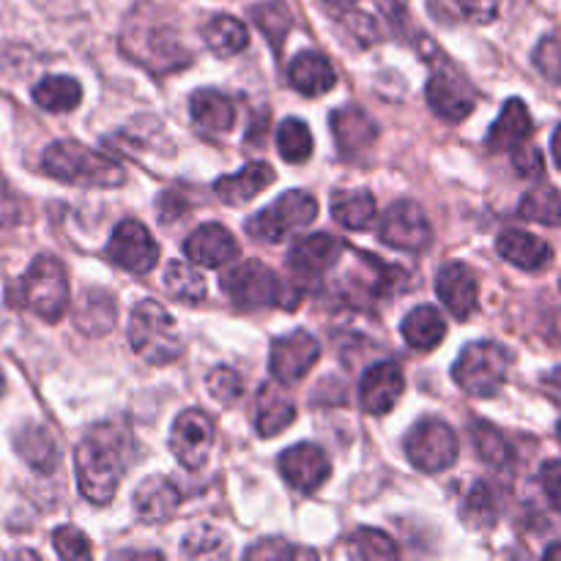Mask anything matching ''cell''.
<instances>
[{"label": "cell", "mask_w": 561, "mask_h": 561, "mask_svg": "<svg viewBox=\"0 0 561 561\" xmlns=\"http://www.w3.org/2000/svg\"><path fill=\"white\" fill-rule=\"evenodd\" d=\"M131 433L115 425H99L88 433L75 453L77 485L91 504H110L118 493L129 463Z\"/></svg>", "instance_id": "obj_1"}, {"label": "cell", "mask_w": 561, "mask_h": 561, "mask_svg": "<svg viewBox=\"0 0 561 561\" xmlns=\"http://www.w3.org/2000/svg\"><path fill=\"white\" fill-rule=\"evenodd\" d=\"M121 49L157 77L181 71L192 64V53L181 44L179 33L151 5H140L126 20L124 33H121Z\"/></svg>", "instance_id": "obj_2"}, {"label": "cell", "mask_w": 561, "mask_h": 561, "mask_svg": "<svg viewBox=\"0 0 561 561\" xmlns=\"http://www.w3.org/2000/svg\"><path fill=\"white\" fill-rule=\"evenodd\" d=\"M44 173L64 184L115 190L126 181V170L104 151L88 148L77 140H58L42 153Z\"/></svg>", "instance_id": "obj_3"}, {"label": "cell", "mask_w": 561, "mask_h": 561, "mask_svg": "<svg viewBox=\"0 0 561 561\" xmlns=\"http://www.w3.org/2000/svg\"><path fill=\"white\" fill-rule=\"evenodd\" d=\"M11 301L36 312L47 323L64 318L69 307V277L58 257L38 255L11 290Z\"/></svg>", "instance_id": "obj_4"}, {"label": "cell", "mask_w": 561, "mask_h": 561, "mask_svg": "<svg viewBox=\"0 0 561 561\" xmlns=\"http://www.w3.org/2000/svg\"><path fill=\"white\" fill-rule=\"evenodd\" d=\"M129 345L148 365H170L181 356V337L173 316L159 301H137L129 318Z\"/></svg>", "instance_id": "obj_5"}, {"label": "cell", "mask_w": 561, "mask_h": 561, "mask_svg": "<svg viewBox=\"0 0 561 561\" xmlns=\"http://www.w3.org/2000/svg\"><path fill=\"white\" fill-rule=\"evenodd\" d=\"M510 354L499 343H469L455 362V381L471 398H493L507 381Z\"/></svg>", "instance_id": "obj_6"}, {"label": "cell", "mask_w": 561, "mask_h": 561, "mask_svg": "<svg viewBox=\"0 0 561 561\" xmlns=\"http://www.w3.org/2000/svg\"><path fill=\"white\" fill-rule=\"evenodd\" d=\"M318 217V201L305 190H288L285 195H279L272 206H266L263 211H257L255 217L247 219V233L252 239L263 241H277L288 239L296 230H305L307 225L316 222Z\"/></svg>", "instance_id": "obj_7"}, {"label": "cell", "mask_w": 561, "mask_h": 561, "mask_svg": "<svg viewBox=\"0 0 561 561\" xmlns=\"http://www.w3.org/2000/svg\"><path fill=\"white\" fill-rule=\"evenodd\" d=\"M427 64L433 69L431 80H427V102H431L433 113L438 118L449 121V124H458V121L469 118L477 107L474 85L449 64L447 55L438 53V47L433 49Z\"/></svg>", "instance_id": "obj_8"}, {"label": "cell", "mask_w": 561, "mask_h": 561, "mask_svg": "<svg viewBox=\"0 0 561 561\" xmlns=\"http://www.w3.org/2000/svg\"><path fill=\"white\" fill-rule=\"evenodd\" d=\"M405 455L420 471L438 474L458 460V436L444 420L425 416L405 436Z\"/></svg>", "instance_id": "obj_9"}, {"label": "cell", "mask_w": 561, "mask_h": 561, "mask_svg": "<svg viewBox=\"0 0 561 561\" xmlns=\"http://www.w3.org/2000/svg\"><path fill=\"white\" fill-rule=\"evenodd\" d=\"M222 290L233 299V305L244 310H261V307L283 305V283L277 272L261 261H244L225 272Z\"/></svg>", "instance_id": "obj_10"}, {"label": "cell", "mask_w": 561, "mask_h": 561, "mask_svg": "<svg viewBox=\"0 0 561 561\" xmlns=\"http://www.w3.org/2000/svg\"><path fill=\"white\" fill-rule=\"evenodd\" d=\"M378 239L400 252H422L431 247L433 230L425 211L411 201H398L383 211L378 222Z\"/></svg>", "instance_id": "obj_11"}, {"label": "cell", "mask_w": 561, "mask_h": 561, "mask_svg": "<svg viewBox=\"0 0 561 561\" xmlns=\"http://www.w3.org/2000/svg\"><path fill=\"white\" fill-rule=\"evenodd\" d=\"M107 257L129 274H148L159 261V244L137 219H121L107 241Z\"/></svg>", "instance_id": "obj_12"}, {"label": "cell", "mask_w": 561, "mask_h": 561, "mask_svg": "<svg viewBox=\"0 0 561 561\" xmlns=\"http://www.w3.org/2000/svg\"><path fill=\"white\" fill-rule=\"evenodd\" d=\"M214 447V422L206 411L186 409L175 416L170 449L184 469L201 471Z\"/></svg>", "instance_id": "obj_13"}, {"label": "cell", "mask_w": 561, "mask_h": 561, "mask_svg": "<svg viewBox=\"0 0 561 561\" xmlns=\"http://www.w3.org/2000/svg\"><path fill=\"white\" fill-rule=\"evenodd\" d=\"M318 359H321V343L305 329H296V332L274 340L272 354H268V370H272L274 381L294 387L312 370Z\"/></svg>", "instance_id": "obj_14"}, {"label": "cell", "mask_w": 561, "mask_h": 561, "mask_svg": "<svg viewBox=\"0 0 561 561\" xmlns=\"http://www.w3.org/2000/svg\"><path fill=\"white\" fill-rule=\"evenodd\" d=\"M279 471L294 491L316 493L332 474V463L318 444H296L283 453Z\"/></svg>", "instance_id": "obj_15"}, {"label": "cell", "mask_w": 561, "mask_h": 561, "mask_svg": "<svg viewBox=\"0 0 561 561\" xmlns=\"http://www.w3.org/2000/svg\"><path fill=\"white\" fill-rule=\"evenodd\" d=\"M405 392V376L394 362H378L365 373L359 387L362 411L373 416H383L398 405Z\"/></svg>", "instance_id": "obj_16"}, {"label": "cell", "mask_w": 561, "mask_h": 561, "mask_svg": "<svg viewBox=\"0 0 561 561\" xmlns=\"http://www.w3.org/2000/svg\"><path fill=\"white\" fill-rule=\"evenodd\" d=\"M184 255L186 261L197 263V266L219 268L239 257V241H236V236L225 225L206 222L186 236Z\"/></svg>", "instance_id": "obj_17"}, {"label": "cell", "mask_w": 561, "mask_h": 561, "mask_svg": "<svg viewBox=\"0 0 561 561\" xmlns=\"http://www.w3.org/2000/svg\"><path fill=\"white\" fill-rule=\"evenodd\" d=\"M436 294L444 301V307L455 318H460V321L474 316L477 305H480V283H477V274L460 261L442 266V272L436 277Z\"/></svg>", "instance_id": "obj_18"}, {"label": "cell", "mask_w": 561, "mask_h": 561, "mask_svg": "<svg viewBox=\"0 0 561 561\" xmlns=\"http://www.w3.org/2000/svg\"><path fill=\"white\" fill-rule=\"evenodd\" d=\"M345 252V241L332 233H312L296 241L288 252V266L299 277H318L337 266Z\"/></svg>", "instance_id": "obj_19"}, {"label": "cell", "mask_w": 561, "mask_h": 561, "mask_svg": "<svg viewBox=\"0 0 561 561\" xmlns=\"http://www.w3.org/2000/svg\"><path fill=\"white\" fill-rule=\"evenodd\" d=\"M332 135L337 140L340 153L356 159L365 151H370L378 137V129L362 107H340L332 113Z\"/></svg>", "instance_id": "obj_20"}, {"label": "cell", "mask_w": 561, "mask_h": 561, "mask_svg": "<svg viewBox=\"0 0 561 561\" xmlns=\"http://www.w3.org/2000/svg\"><path fill=\"white\" fill-rule=\"evenodd\" d=\"M277 181V170L266 162H250L244 170L233 175H222L214 181V192L228 206H244V203L255 201L263 190Z\"/></svg>", "instance_id": "obj_21"}, {"label": "cell", "mask_w": 561, "mask_h": 561, "mask_svg": "<svg viewBox=\"0 0 561 561\" xmlns=\"http://www.w3.org/2000/svg\"><path fill=\"white\" fill-rule=\"evenodd\" d=\"M296 422V403L285 383L274 381L261 387L255 409V431L261 438H274Z\"/></svg>", "instance_id": "obj_22"}, {"label": "cell", "mask_w": 561, "mask_h": 561, "mask_svg": "<svg viewBox=\"0 0 561 561\" xmlns=\"http://www.w3.org/2000/svg\"><path fill=\"white\" fill-rule=\"evenodd\" d=\"M496 250L504 261L518 266L520 272L531 274L542 272L553 261V252L548 247V241H542L535 233H526V230H504L496 239Z\"/></svg>", "instance_id": "obj_23"}, {"label": "cell", "mask_w": 561, "mask_h": 561, "mask_svg": "<svg viewBox=\"0 0 561 561\" xmlns=\"http://www.w3.org/2000/svg\"><path fill=\"white\" fill-rule=\"evenodd\" d=\"M181 502H184V496H181L179 485L168 477H148L135 491V513L146 524H162V520L173 518Z\"/></svg>", "instance_id": "obj_24"}, {"label": "cell", "mask_w": 561, "mask_h": 561, "mask_svg": "<svg viewBox=\"0 0 561 561\" xmlns=\"http://www.w3.org/2000/svg\"><path fill=\"white\" fill-rule=\"evenodd\" d=\"M288 80L301 96H323L327 91H332L337 75H334V66L329 64V58H323L316 49H307L299 53L288 66Z\"/></svg>", "instance_id": "obj_25"}, {"label": "cell", "mask_w": 561, "mask_h": 561, "mask_svg": "<svg viewBox=\"0 0 561 561\" xmlns=\"http://www.w3.org/2000/svg\"><path fill=\"white\" fill-rule=\"evenodd\" d=\"M531 131H535V124H531L529 107L520 99H510L504 104L502 115L496 118V124L488 129L485 146L491 151H513L520 142L529 140Z\"/></svg>", "instance_id": "obj_26"}, {"label": "cell", "mask_w": 561, "mask_h": 561, "mask_svg": "<svg viewBox=\"0 0 561 561\" xmlns=\"http://www.w3.org/2000/svg\"><path fill=\"white\" fill-rule=\"evenodd\" d=\"M190 113L201 129L206 131H230L236 124V107L225 93L214 91V88H201L192 93Z\"/></svg>", "instance_id": "obj_27"}, {"label": "cell", "mask_w": 561, "mask_h": 561, "mask_svg": "<svg viewBox=\"0 0 561 561\" xmlns=\"http://www.w3.org/2000/svg\"><path fill=\"white\" fill-rule=\"evenodd\" d=\"M400 332L414 351H433L447 337V321L433 305H422L405 316Z\"/></svg>", "instance_id": "obj_28"}, {"label": "cell", "mask_w": 561, "mask_h": 561, "mask_svg": "<svg viewBox=\"0 0 561 561\" xmlns=\"http://www.w3.org/2000/svg\"><path fill=\"white\" fill-rule=\"evenodd\" d=\"M16 453L25 460L31 469H36L38 474H53L55 466H58V444H55L53 433L42 425H27L16 433L14 438Z\"/></svg>", "instance_id": "obj_29"}, {"label": "cell", "mask_w": 561, "mask_h": 561, "mask_svg": "<svg viewBox=\"0 0 561 561\" xmlns=\"http://www.w3.org/2000/svg\"><path fill=\"white\" fill-rule=\"evenodd\" d=\"M203 42L211 49L217 58H233V55L244 53L250 44V31L241 20L230 14H217L206 22L203 27Z\"/></svg>", "instance_id": "obj_30"}, {"label": "cell", "mask_w": 561, "mask_h": 561, "mask_svg": "<svg viewBox=\"0 0 561 561\" xmlns=\"http://www.w3.org/2000/svg\"><path fill=\"white\" fill-rule=\"evenodd\" d=\"M376 197L365 190H340L332 195V217L348 230H367L376 222Z\"/></svg>", "instance_id": "obj_31"}, {"label": "cell", "mask_w": 561, "mask_h": 561, "mask_svg": "<svg viewBox=\"0 0 561 561\" xmlns=\"http://www.w3.org/2000/svg\"><path fill=\"white\" fill-rule=\"evenodd\" d=\"M75 321L91 337H102L115 323V299L104 290H85L77 301Z\"/></svg>", "instance_id": "obj_32"}, {"label": "cell", "mask_w": 561, "mask_h": 561, "mask_svg": "<svg viewBox=\"0 0 561 561\" xmlns=\"http://www.w3.org/2000/svg\"><path fill=\"white\" fill-rule=\"evenodd\" d=\"M33 102L47 113H69L82 102V85L75 77L49 75L33 85Z\"/></svg>", "instance_id": "obj_33"}, {"label": "cell", "mask_w": 561, "mask_h": 561, "mask_svg": "<svg viewBox=\"0 0 561 561\" xmlns=\"http://www.w3.org/2000/svg\"><path fill=\"white\" fill-rule=\"evenodd\" d=\"M431 11L442 22L488 25L502 11V0H431Z\"/></svg>", "instance_id": "obj_34"}, {"label": "cell", "mask_w": 561, "mask_h": 561, "mask_svg": "<svg viewBox=\"0 0 561 561\" xmlns=\"http://www.w3.org/2000/svg\"><path fill=\"white\" fill-rule=\"evenodd\" d=\"M499 513H502V504H499L496 491L488 482H474V488L466 496L463 510H460L466 526H471V529H491V526H496Z\"/></svg>", "instance_id": "obj_35"}, {"label": "cell", "mask_w": 561, "mask_h": 561, "mask_svg": "<svg viewBox=\"0 0 561 561\" xmlns=\"http://www.w3.org/2000/svg\"><path fill=\"white\" fill-rule=\"evenodd\" d=\"M164 288H168V294L173 296V299L179 301H203L208 294V285H206V277H203L201 272H197L195 266L184 261H173L168 266V272H164Z\"/></svg>", "instance_id": "obj_36"}, {"label": "cell", "mask_w": 561, "mask_h": 561, "mask_svg": "<svg viewBox=\"0 0 561 561\" xmlns=\"http://www.w3.org/2000/svg\"><path fill=\"white\" fill-rule=\"evenodd\" d=\"M250 16H252V22L261 27L263 36L268 38V44H272V47L279 53L285 44V36H288L290 25H294V16H290L288 5H285L283 0H268V3L252 5Z\"/></svg>", "instance_id": "obj_37"}, {"label": "cell", "mask_w": 561, "mask_h": 561, "mask_svg": "<svg viewBox=\"0 0 561 561\" xmlns=\"http://www.w3.org/2000/svg\"><path fill=\"white\" fill-rule=\"evenodd\" d=\"M277 151L288 164H301L312 157V131L301 118H285L277 131Z\"/></svg>", "instance_id": "obj_38"}, {"label": "cell", "mask_w": 561, "mask_h": 561, "mask_svg": "<svg viewBox=\"0 0 561 561\" xmlns=\"http://www.w3.org/2000/svg\"><path fill=\"white\" fill-rule=\"evenodd\" d=\"M471 438H474L477 455H480L488 466H493V469H504V471L513 466L515 453L499 427L488 425V422H480V425H474V431H471Z\"/></svg>", "instance_id": "obj_39"}, {"label": "cell", "mask_w": 561, "mask_h": 561, "mask_svg": "<svg viewBox=\"0 0 561 561\" xmlns=\"http://www.w3.org/2000/svg\"><path fill=\"white\" fill-rule=\"evenodd\" d=\"M520 217L540 225H561V192L553 186H537L520 201Z\"/></svg>", "instance_id": "obj_40"}, {"label": "cell", "mask_w": 561, "mask_h": 561, "mask_svg": "<svg viewBox=\"0 0 561 561\" xmlns=\"http://www.w3.org/2000/svg\"><path fill=\"white\" fill-rule=\"evenodd\" d=\"M348 557L354 559H398V546L378 529H356L348 537Z\"/></svg>", "instance_id": "obj_41"}, {"label": "cell", "mask_w": 561, "mask_h": 561, "mask_svg": "<svg viewBox=\"0 0 561 561\" xmlns=\"http://www.w3.org/2000/svg\"><path fill=\"white\" fill-rule=\"evenodd\" d=\"M535 66L546 80L561 85V31L542 38L535 49Z\"/></svg>", "instance_id": "obj_42"}, {"label": "cell", "mask_w": 561, "mask_h": 561, "mask_svg": "<svg viewBox=\"0 0 561 561\" xmlns=\"http://www.w3.org/2000/svg\"><path fill=\"white\" fill-rule=\"evenodd\" d=\"M184 557H195V559H203V557H217V553H225V537L219 535V531L208 529V526H201V529L190 531L184 540Z\"/></svg>", "instance_id": "obj_43"}, {"label": "cell", "mask_w": 561, "mask_h": 561, "mask_svg": "<svg viewBox=\"0 0 561 561\" xmlns=\"http://www.w3.org/2000/svg\"><path fill=\"white\" fill-rule=\"evenodd\" d=\"M208 392L222 405H233L241 398V392H244V387H241L239 373L230 370V367H217L208 376Z\"/></svg>", "instance_id": "obj_44"}, {"label": "cell", "mask_w": 561, "mask_h": 561, "mask_svg": "<svg viewBox=\"0 0 561 561\" xmlns=\"http://www.w3.org/2000/svg\"><path fill=\"white\" fill-rule=\"evenodd\" d=\"M53 546L60 559H88L91 557V542L75 526H60L53 535Z\"/></svg>", "instance_id": "obj_45"}, {"label": "cell", "mask_w": 561, "mask_h": 561, "mask_svg": "<svg viewBox=\"0 0 561 561\" xmlns=\"http://www.w3.org/2000/svg\"><path fill=\"white\" fill-rule=\"evenodd\" d=\"M247 559H285V557H318L310 548H294L283 540H261L244 551Z\"/></svg>", "instance_id": "obj_46"}, {"label": "cell", "mask_w": 561, "mask_h": 561, "mask_svg": "<svg viewBox=\"0 0 561 561\" xmlns=\"http://www.w3.org/2000/svg\"><path fill=\"white\" fill-rule=\"evenodd\" d=\"M157 211H159V222L162 225H173L190 211V203L184 201V192L181 190H168L157 203Z\"/></svg>", "instance_id": "obj_47"}, {"label": "cell", "mask_w": 561, "mask_h": 561, "mask_svg": "<svg viewBox=\"0 0 561 561\" xmlns=\"http://www.w3.org/2000/svg\"><path fill=\"white\" fill-rule=\"evenodd\" d=\"M513 164L518 170V175H524V179L542 175V153L535 146H524L520 142L518 148H513Z\"/></svg>", "instance_id": "obj_48"}, {"label": "cell", "mask_w": 561, "mask_h": 561, "mask_svg": "<svg viewBox=\"0 0 561 561\" xmlns=\"http://www.w3.org/2000/svg\"><path fill=\"white\" fill-rule=\"evenodd\" d=\"M540 485L546 491L548 504L561 513V460H548L540 469Z\"/></svg>", "instance_id": "obj_49"}, {"label": "cell", "mask_w": 561, "mask_h": 561, "mask_svg": "<svg viewBox=\"0 0 561 561\" xmlns=\"http://www.w3.org/2000/svg\"><path fill=\"white\" fill-rule=\"evenodd\" d=\"M321 3L327 5V9H332V11H337V14H343V11L354 9V5L359 3V0H321Z\"/></svg>", "instance_id": "obj_50"}, {"label": "cell", "mask_w": 561, "mask_h": 561, "mask_svg": "<svg viewBox=\"0 0 561 561\" xmlns=\"http://www.w3.org/2000/svg\"><path fill=\"white\" fill-rule=\"evenodd\" d=\"M551 153H553V162H557V168L561 170V126L557 131H553V140H551Z\"/></svg>", "instance_id": "obj_51"}, {"label": "cell", "mask_w": 561, "mask_h": 561, "mask_svg": "<svg viewBox=\"0 0 561 561\" xmlns=\"http://www.w3.org/2000/svg\"><path fill=\"white\" fill-rule=\"evenodd\" d=\"M546 559H561V546H551V548H548Z\"/></svg>", "instance_id": "obj_52"}, {"label": "cell", "mask_w": 561, "mask_h": 561, "mask_svg": "<svg viewBox=\"0 0 561 561\" xmlns=\"http://www.w3.org/2000/svg\"><path fill=\"white\" fill-rule=\"evenodd\" d=\"M3 387H5V381H3V373H0V394H3Z\"/></svg>", "instance_id": "obj_53"}, {"label": "cell", "mask_w": 561, "mask_h": 561, "mask_svg": "<svg viewBox=\"0 0 561 561\" xmlns=\"http://www.w3.org/2000/svg\"><path fill=\"white\" fill-rule=\"evenodd\" d=\"M553 378H557V381H561V370H559V373H553Z\"/></svg>", "instance_id": "obj_54"}, {"label": "cell", "mask_w": 561, "mask_h": 561, "mask_svg": "<svg viewBox=\"0 0 561 561\" xmlns=\"http://www.w3.org/2000/svg\"><path fill=\"white\" fill-rule=\"evenodd\" d=\"M557 433H559V438H561V420H559V425H557Z\"/></svg>", "instance_id": "obj_55"}, {"label": "cell", "mask_w": 561, "mask_h": 561, "mask_svg": "<svg viewBox=\"0 0 561 561\" xmlns=\"http://www.w3.org/2000/svg\"><path fill=\"white\" fill-rule=\"evenodd\" d=\"M0 197H3V184H0Z\"/></svg>", "instance_id": "obj_56"}]
</instances>
